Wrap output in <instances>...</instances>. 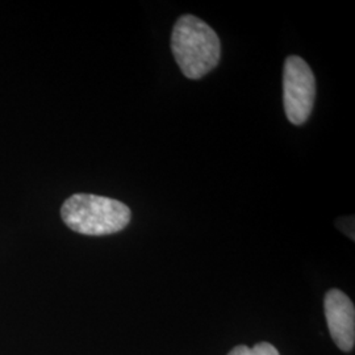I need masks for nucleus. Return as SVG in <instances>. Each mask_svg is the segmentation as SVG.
Returning <instances> with one entry per match:
<instances>
[{
    "label": "nucleus",
    "mask_w": 355,
    "mask_h": 355,
    "mask_svg": "<svg viewBox=\"0 0 355 355\" xmlns=\"http://www.w3.org/2000/svg\"><path fill=\"white\" fill-rule=\"evenodd\" d=\"M171 51L184 76L200 79L218 64L221 44L215 31L202 19L184 15L178 19L173 29Z\"/></svg>",
    "instance_id": "nucleus-1"
},
{
    "label": "nucleus",
    "mask_w": 355,
    "mask_h": 355,
    "mask_svg": "<svg viewBox=\"0 0 355 355\" xmlns=\"http://www.w3.org/2000/svg\"><path fill=\"white\" fill-rule=\"evenodd\" d=\"M64 224L86 236H108L128 227L132 212L129 207L111 198L76 193L61 208Z\"/></svg>",
    "instance_id": "nucleus-2"
},
{
    "label": "nucleus",
    "mask_w": 355,
    "mask_h": 355,
    "mask_svg": "<svg viewBox=\"0 0 355 355\" xmlns=\"http://www.w3.org/2000/svg\"><path fill=\"white\" fill-rule=\"evenodd\" d=\"M316 99V78L299 55L286 58L283 70V103L293 125H302L312 114Z\"/></svg>",
    "instance_id": "nucleus-3"
},
{
    "label": "nucleus",
    "mask_w": 355,
    "mask_h": 355,
    "mask_svg": "<svg viewBox=\"0 0 355 355\" xmlns=\"http://www.w3.org/2000/svg\"><path fill=\"white\" fill-rule=\"evenodd\" d=\"M325 316L330 336L343 352H352L355 343V309L353 302L340 290L325 295Z\"/></svg>",
    "instance_id": "nucleus-4"
},
{
    "label": "nucleus",
    "mask_w": 355,
    "mask_h": 355,
    "mask_svg": "<svg viewBox=\"0 0 355 355\" xmlns=\"http://www.w3.org/2000/svg\"><path fill=\"white\" fill-rule=\"evenodd\" d=\"M228 355H279V352L271 343H257L254 347L237 346Z\"/></svg>",
    "instance_id": "nucleus-5"
}]
</instances>
